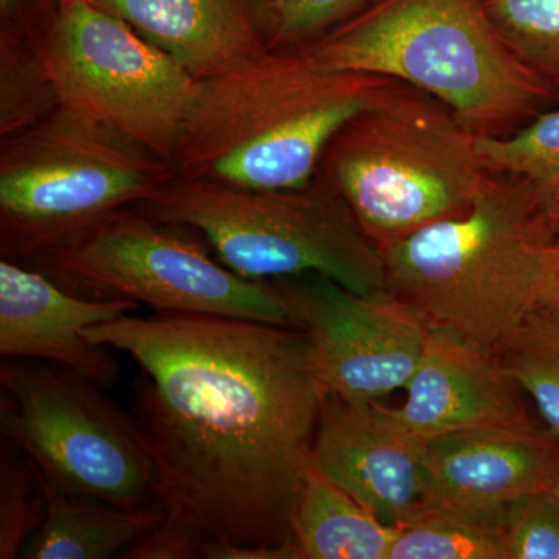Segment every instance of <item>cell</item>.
Listing matches in <instances>:
<instances>
[{
  "label": "cell",
  "instance_id": "cell-1",
  "mask_svg": "<svg viewBox=\"0 0 559 559\" xmlns=\"http://www.w3.org/2000/svg\"><path fill=\"white\" fill-rule=\"evenodd\" d=\"M139 364L131 417L164 522L131 559H299L290 521L326 390L296 326L156 312L84 331Z\"/></svg>",
  "mask_w": 559,
  "mask_h": 559
},
{
  "label": "cell",
  "instance_id": "cell-2",
  "mask_svg": "<svg viewBox=\"0 0 559 559\" xmlns=\"http://www.w3.org/2000/svg\"><path fill=\"white\" fill-rule=\"evenodd\" d=\"M380 250L390 296L485 347L559 305V230L516 176L492 173L468 212Z\"/></svg>",
  "mask_w": 559,
  "mask_h": 559
},
{
  "label": "cell",
  "instance_id": "cell-3",
  "mask_svg": "<svg viewBox=\"0 0 559 559\" xmlns=\"http://www.w3.org/2000/svg\"><path fill=\"white\" fill-rule=\"evenodd\" d=\"M396 80L325 72L300 51H270L246 68L200 81L171 165L176 176L245 189H297L345 121Z\"/></svg>",
  "mask_w": 559,
  "mask_h": 559
},
{
  "label": "cell",
  "instance_id": "cell-4",
  "mask_svg": "<svg viewBox=\"0 0 559 559\" xmlns=\"http://www.w3.org/2000/svg\"><path fill=\"white\" fill-rule=\"evenodd\" d=\"M300 53L426 92L477 138H507L559 105V86L516 57L484 0H384Z\"/></svg>",
  "mask_w": 559,
  "mask_h": 559
},
{
  "label": "cell",
  "instance_id": "cell-5",
  "mask_svg": "<svg viewBox=\"0 0 559 559\" xmlns=\"http://www.w3.org/2000/svg\"><path fill=\"white\" fill-rule=\"evenodd\" d=\"M477 140L447 105L395 81L342 124L314 179L381 248L468 212L492 175Z\"/></svg>",
  "mask_w": 559,
  "mask_h": 559
},
{
  "label": "cell",
  "instance_id": "cell-6",
  "mask_svg": "<svg viewBox=\"0 0 559 559\" xmlns=\"http://www.w3.org/2000/svg\"><path fill=\"white\" fill-rule=\"evenodd\" d=\"M135 207L200 235L241 277L318 274L362 296H390L380 248L318 179L297 189L259 190L176 176Z\"/></svg>",
  "mask_w": 559,
  "mask_h": 559
},
{
  "label": "cell",
  "instance_id": "cell-7",
  "mask_svg": "<svg viewBox=\"0 0 559 559\" xmlns=\"http://www.w3.org/2000/svg\"><path fill=\"white\" fill-rule=\"evenodd\" d=\"M175 178L171 162L61 106L0 143L3 259H38Z\"/></svg>",
  "mask_w": 559,
  "mask_h": 559
},
{
  "label": "cell",
  "instance_id": "cell-8",
  "mask_svg": "<svg viewBox=\"0 0 559 559\" xmlns=\"http://www.w3.org/2000/svg\"><path fill=\"white\" fill-rule=\"evenodd\" d=\"M64 288L95 299L142 301L156 312L207 314L294 326L274 280L235 274L189 229L142 210H117L33 260Z\"/></svg>",
  "mask_w": 559,
  "mask_h": 559
},
{
  "label": "cell",
  "instance_id": "cell-9",
  "mask_svg": "<svg viewBox=\"0 0 559 559\" xmlns=\"http://www.w3.org/2000/svg\"><path fill=\"white\" fill-rule=\"evenodd\" d=\"M9 406L2 432L33 469L69 495L138 509L154 503L156 471L132 417L98 385L60 366L16 362L0 370Z\"/></svg>",
  "mask_w": 559,
  "mask_h": 559
},
{
  "label": "cell",
  "instance_id": "cell-10",
  "mask_svg": "<svg viewBox=\"0 0 559 559\" xmlns=\"http://www.w3.org/2000/svg\"><path fill=\"white\" fill-rule=\"evenodd\" d=\"M62 108L171 162L200 80L92 0H66L36 44Z\"/></svg>",
  "mask_w": 559,
  "mask_h": 559
},
{
  "label": "cell",
  "instance_id": "cell-11",
  "mask_svg": "<svg viewBox=\"0 0 559 559\" xmlns=\"http://www.w3.org/2000/svg\"><path fill=\"white\" fill-rule=\"evenodd\" d=\"M293 325L314 349L326 395L378 403L404 389L425 353L430 329L392 296H362L323 275L274 280Z\"/></svg>",
  "mask_w": 559,
  "mask_h": 559
},
{
  "label": "cell",
  "instance_id": "cell-12",
  "mask_svg": "<svg viewBox=\"0 0 559 559\" xmlns=\"http://www.w3.org/2000/svg\"><path fill=\"white\" fill-rule=\"evenodd\" d=\"M311 468L392 527L429 506L426 441L378 403L326 395Z\"/></svg>",
  "mask_w": 559,
  "mask_h": 559
},
{
  "label": "cell",
  "instance_id": "cell-13",
  "mask_svg": "<svg viewBox=\"0 0 559 559\" xmlns=\"http://www.w3.org/2000/svg\"><path fill=\"white\" fill-rule=\"evenodd\" d=\"M403 406L390 414L419 440L454 433L538 425L525 392L495 348L459 334L430 330L423 358L406 388Z\"/></svg>",
  "mask_w": 559,
  "mask_h": 559
},
{
  "label": "cell",
  "instance_id": "cell-14",
  "mask_svg": "<svg viewBox=\"0 0 559 559\" xmlns=\"http://www.w3.org/2000/svg\"><path fill=\"white\" fill-rule=\"evenodd\" d=\"M429 506L499 525L524 496L554 491L559 439L546 426L473 430L426 443Z\"/></svg>",
  "mask_w": 559,
  "mask_h": 559
},
{
  "label": "cell",
  "instance_id": "cell-15",
  "mask_svg": "<svg viewBox=\"0 0 559 559\" xmlns=\"http://www.w3.org/2000/svg\"><path fill=\"white\" fill-rule=\"evenodd\" d=\"M131 299L81 297L39 270L0 261V353L43 359L110 388L119 366L109 347L92 344L84 331L135 310Z\"/></svg>",
  "mask_w": 559,
  "mask_h": 559
},
{
  "label": "cell",
  "instance_id": "cell-16",
  "mask_svg": "<svg viewBox=\"0 0 559 559\" xmlns=\"http://www.w3.org/2000/svg\"><path fill=\"white\" fill-rule=\"evenodd\" d=\"M128 22L204 81L270 53L264 13L270 0H92Z\"/></svg>",
  "mask_w": 559,
  "mask_h": 559
},
{
  "label": "cell",
  "instance_id": "cell-17",
  "mask_svg": "<svg viewBox=\"0 0 559 559\" xmlns=\"http://www.w3.org/2000/svg\"><path fill=\"white\" fill-rule=\"evenodd\" d=\"M33 474L44 498V520L25 543L21 558L109 559L123 555L164 522L156 503L138 509L109 506L69 495L35 469Z\"/></svg>",
  "mask_w": 559,
  "mask_h": 559
},
{
  "label": "cell",
  "instance_id": "cell-18",
  "mask_svg": "<svg viewBox=\"0 0 559 559\" xmlns=\"http://www.w3.org/2000/svg\"><path fill=\"white\" fill-rule=\"evenodd\" d=\"M399 528L310 468L290 521L299 559H388Z\"/></svg>",
  "mask_w": 559,
  "mask_h": 559
},
{
  "label": "cell",
  "instance_id": "cell-19",
  "mask_svg": "<svg viewBox=\"0 0 559 559\" xmlns=\"http://www.w3.org/2000/svg\"><path fill=\"white\" fill-rule=\"evenodd\" d=\"M477 148L489 171L524 179L559 230V105L507 138H479Z\"/></svg>",
  "mask_w": 559,
  "mask_h": 559
},
{
  "label": "cell",
  "instance_id": "cell-20",
  "mask_svg": "<svg viewBox=\"0 0 559 559\" xmlns=\"http://www.w3.org/2000/svg\"><path fill=\"white\" fill-rule=\"evenodd\" d=\"M495 352L559 439V305L533 314Z\"/></svg>",
  "mask_w": 559,
  "mask_h": 559
},
{
  "label": "cell",
  "instance_id": "cell-21",
  "mask_svg": "<svg viewBox=\"0 0 559 559\" xmlns=\"http://www.w3.org/2000/svg\"><path fill=\"white\" fill-rule=\"evenodd\" d=\"M388 559H507L500 525L428 506L399 525Z\"/></svg>",
  "mask_w": 559,
  "mask_h": 559
},
{
  "label": "cell",
  "instance_id": "cell-22",
  "mask_svg": "<svg viewBox=\"0 0 559 559\" xmlns=\"http://www.w3.org/2000/svg\"><path fill=\"white\" fill-rule=\"evenodd\" d=\"M61 108L36 44L0 38V139L11 138Z\"/></svg>",
  "mask_w": 559,
  "mask_h": 559
},
{
  "label": "cell",
  "instance_id": "cell-23",
  "mask_svg": "<svg viewBox=\"0 0 559 559\" xmlns=\"http://www.w3.org/2000/svg\"><path fill=\"white\" fill-rule=\"evenodd\" d=\"M484 7L516 57L559 86V0H484Z\"/></svg>",
  "mask_w": 559,
  "mask_h": 559
},
{
  "label": "cell",
  "instance_id": "cell-24",
  "mask_svg": "<svg viewBox=\"0 0 559 559\" xmlns=\"http://www.w3.org/2000/svg\"><path fill=\"white\" fill-rule=\"evenodd\" d=\"M384 0H270L264 38L271 51H300Z\"/></svg>",
  "mask_w": 559,
  "mask_h": 559
},
{
  "label": "cell",
  "instance_id": "cell-25",
  "mask_svg": "<svg viewBox=\"0 0 559 559\" xmlns=\"http://www.w3.org/2000/svg\"><path fill=\"white\" fill-rule=\"evenodd\" d=\"M507 559H559V496L538 491L503 511Z\"/></svg>",
  "mask_w": 559,
  "mask_h": 559
},
{
  "label": "cell",
  "instance_id": "cell-26",
  "mask_svg": "<svg viewBox=\"0 0 559 559\" xmlns=\"http://www.w3.org/2000/svg\"><path fill=\"white\" fill-rule=\"evenodd\" d=\"M32 473V469H31ZM28 469L2 450L0 468V558L21 557L25 543L44 520V498H32Z\"/></svg>",
  "mask_w": 559,
  "mask_h": 559
},
{
  "label": "cell",
  "instance_id": "cell-27",
  "mask_svg": "<svg viewBox=\"0 0 559 559\" xmlns=\"http://www.w3.org/2000/svg\"><path fill=\"white\" fill-rule=\"evenodd\" d=\"M66 0H0V38L38 44Z\"/></svg>",
  "mask_w": 559,
  "mask_h": 559
},
{
  "label": "cell",
  "instance_id": "cell-28",
  "mask_svg": "<svg viewBox=\"0 0 559 559\" xmlns=\"http://www.w3.org/2000/svg\"><path fill=\"white\" fill-rule=\"evenodd\" d=\"M554 492H555V495L559 496V477H558L557 484H555Z\"/></svg>",
  "mask_w": 559,
  "mask_h": 559
}]
</instances>
